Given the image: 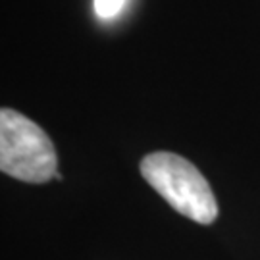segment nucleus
Returning a JSON list of instances; mask_svg holds the SVG:
<instances>
[{"instance_id":"obj_2","label":"nucleus","mask_w":260,"mask_h":260,"mask_svg":"<svg viewBox=\"0 0 260 260\" xmlns=\"http://www.w3.org/2000/svg\"><path fill=\"white\" fill-rule=\"evenodd\" d=\"M54 143L27 116L0 110V170L25 183H47L56 176Z\"/></svg>"},{"instance_id":"obj_3","label":"nucleus","mask_w":260,"mask_h":260,"mask_svg":"<svg viewBox=\"0 0 260 260\" xmlns=\"http://www.w3.org/2000/svg\"><path fill=\"white\" fill-rule=\"evenodd\" d=\"M125 4V0H94V12L103 19H110L118 16Z\"/></svg>"},{"instance_id":"obj_4","label":"nucleus","mask_w":260,"mask_h":260,"mask_svg":"<svg viewBox=\"0 0 260 260\" xmlns=\"http://www.w3.org/2000/svg\"><path fill=\"white\" fill-rule=\"evenodd\" d=\"M54 179H58V181H62V179H64V177H62V174H58V172H56Z\"/></svg>"},{"instance_id":"obj_1","label":"nucleus","mask_w":260,"mask_h":260,"mask_svg":"<svg viewBox=\"0 0 260 260\" xmlns=\"http://www.w3.org/2000/svg\"><path fill=\"white\" fill-rule=\"evenodd\" d=\"M141 176L189 220L208 225L218 218V201L212 189L187 158L174 152H152L141 160Z\"/></svg>"}]
</instances>
